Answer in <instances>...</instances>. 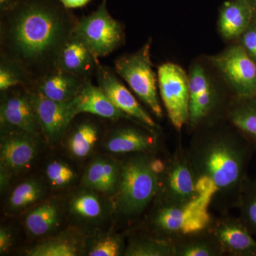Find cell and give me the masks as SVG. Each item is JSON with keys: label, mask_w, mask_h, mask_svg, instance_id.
Masks as SVG:
<instances>
[{"label": "cell", "mask_w": 256, "mask_h": 256, "mask_svg": "<svg viewBox=\"0 0 256 256\" xmlns=\"http://www.w3.org/2000/svg\"><path fill=\"white\" fill-rule=\"evenodd\" d=\"M223 254L256 256V240L240 218H224L210 224L208 229Z\"/></svg>", "instance_id": "13"}, {"label": "cell", "mask_w": 256, "mask_h": 256, "mask_svg": "<svg viewBox=\"0 0 256 256\" xmlns=\"http://www.w3.org/2000/svg\"><path fill=\"white\" fill-rule=\"evenodd\" d=\"M254 144L230 134H214L194 141L188 152L197 178L213 182L216 196H233L237 205L248 180L247 168Z\"/></svg>", "instance_id": "2"}, {"label": "cell", "mask_w": 256, "mask_h": 256, "mask_svg": "<svg viewBox=\"0 0 256 256\" xmlns=\"http://www.w3.org/2000/svg\"><path fill=\"white\" fill-rule=\"evenodd\" d=\"M124 254L128 256H174V245L162 238L138 239L130 244Z\"/></svg>", "instance_id": "29"}, {"label": "cell", "mask_w": 256, "mask_h": 256, "mask_svg": "<svg viewBox=\"0 0 256 256\" xmlns=\"http://www.w3.org/2000/svg\"><path fill=\"white\" fill-rule=\"evenodd\" d=\"M165 165L146 152L138 153L124 161L114 195L116 212L126 217L140 214L159 192L160 175Z\"/></svg>", "instance_id": "3"}, {"label": "cell", "mask_w": 256, "mask_h": 256, "mask_svg": "<svg viewBox=\"0 0 256 256\" xmlns=\"http://www.w3.org/2000/svg\"><path fill=\"white\" fill-rule=\"evenodd\" d=\"M240 44L248 55L256 63V22L252 20L248 28L240 36Z\"/></svg>", "instance_id": "34"}, {"label": "cell", "mask_w": 256, "mask_h": 256, "mask_svg": "<svg viewBox=\"0 0 256 256\" xmlns=\"http://www.w3.org/2000/svg\"><path fill=\"white\" fill-rule=\"evenodd\" d=\"M173 245L175 256H215L223 254L208 230L178 239Z\"/></svg>", "instance_id": "24"}, {"label": "cell", "mask_w": 256, "mask_h": 256, "mask_svg": "<svg viewBox=\"0 0 256 256\" xmlns=\"http://www.w3.org/2000/svg\"><path fill=\"white\" fill-rule=\"evenodd\" d=\"M190 104L188 122L192 127L201 124L212 112L216 98L204 69L198 64L192 66L188 74Z\"/></svg>", "instance_id": "15"}, {"label": "cell", "mask_w": 256, "mask_h": 256, "mask_svg": "<svg viewBox=\"0 0 256 256\" xmlns=\"http://www.w3.org/2000/svg\"><path fill=\"white\" fill-rule=\"evenodd\" d=\"M13 244V235L9 228H0V254L1 255L10 252Z\"/></svg>", "instance_id": "35"}, {"label": "cell", "mask_w": 256, "mask_h": 256, "mask_svg": "<svg viewBox=\"0 0 256 256\" xmlns=\"http://www.w3.org/2000/svg\"><path fill=\"white\" fill-rule=\"evenodd\" d=\"M122 239L116 235L100 237L92 244L88 255L90 256H118L122 252Z\"/></svg>", "instance_id": "33"}, {"label": "cell", "mask_w": 256, "mask_h": 256, "mask_svg": "<svg viewBox=\"0 0 256 256\" xmlns=\"http://www.w3.org/2000/svg\"><path fill=\"white\" fill-rule=\"evenodd\" d=\"M73 104L76 116L89 114L110 120L130 118L119 110L100 88L92 85L89 79L86 80L78 95L73 99Z\"/></svg>", "instance_id": "18"}, {"label": "cell", "mask_w": 256, "mask_h": 256, "mask_svg": "<svg viewBox=\"0 0 256 256\" xmlns=\"http://www.w3.org/2000/svg\"><path fill=\"white\" fill-rule=\"evenodd\" d=\"M247 99L230 112L232 124L256 146V100Z\"/></svg>", "instance_id": "27"}, {"label": "cell", "mask_w": 256, "mask_h": 256, "mask_svg": "<svg viewBox=\"0 0 256 256\" xmlns=\"http://www.w3.org/2000/svg\"><path fill=\"white\" fill-rule=\"evenodd\" d=\"M79 246L75 239L58 237L35 246L26 252L30 256H76L78 255Z\"/></svg>", "instance_id": "28"}, {"label": "cell", "mask_w": 256, "mask_h": 256, "mask_svg": "<svg viewBox=\"0 0 256 256\" xmlns=\"http://www.w3.org/2000/svg\"><path fill=\"white\" fill-rule=\"evenodd\" d=\"M198 195L182 204L162 203L153 216L152 224L162 239L174 242L178 239L206 232L212 224L210 206L218 190L197 185Z\"/></svg>", "instance_id": "4"}, {"label": "cell", "mask_w": 256, "mask_h": 256, "mask_svg": "<svg viewBox=\"0 0 256 256\" xmlns=\"http://www.w3.org/2000/svg\"><path fill=\"white\" fill-rule=\"evenodd\" d=\"M33 78L18 64L1 56L0 65V90L6 92L18 86H24Z\"/></svg>", "instance_id": "31"}, {"label": "cell", "mask_w": 256, "mask_h": 256, "mask_svg": "<svg viewBox=\"0 0 256 256\" xmlns=\"http://www.w3.org/2000/svg\"><path fill=\"white\" fill-rule=\"evenodd\" d=\"M252 14V20L256 22V0H247Z\"/></svg>", "instance_id": "38"}, {"label": "cell", "mask_w": 256, "mask_h": 256, "mask_svg": "<svg viewBox=\"0 0 256 256\" xmlns=\"http://www.w3.org/2000/svg\"><path fill=\"white\" fill-rule=\"evenodd\" d=\"M88 78L54 68L35 79L34 92L47 98L66 102L76 97Z\"/></svg>", "instance_id": "16"}, {"label": "cell", "mask_w": 256, "mask_h": 256, "mask_svg": "<svg viewBox=\"0 0 256 256\" xmlns=\"http://www.w3.org/2000/svg\"><path fill=\"white\" fill-rule=\"evenodd\" d=\"M0 143L1 188H5L13 174L28 168L38 152L36 137L30 133L11 128H2Z\"/></svg>", "instance_id": "9"}, {"label": "cell", "mask_w": 256, "mask_h": 256, "mask_svg": "<svg viewBox=\"0 0 256 256\" xmlns=\"http://www.w3.org/2000/svg\"><path fill=\"white\" fill-rule=\"evenodd\" d=\"M98 128L94 122L86 121L78 124L67 142L69 152L75 158L82 159L90 154L98 140Z\"/></svg>", "instance_id": "25"}, {"label": "cell", "mask_w": 256, "mask_h": 256, "mask_svg": "<svg viewBox=\"0 0 256 256\" xmlns=\"http://www.w3.org/2000/svg\"><path fill=\"white\" fill-rule=\"evenodd\" d=\"M2 92L0 106L2 128H15L38 138L42 129L33 92L18 86Z\"/></svg>", "instance_id": "11"}, {"label": "cell", "mask_w": 256, "mask_h": 256, "mask_svg": "<svg viewBox=\"0 0 256 256\" xmlns=\"http://www.w3.org/2000/svg\"><path fill=\"white\" fill-rule=\"evenodd\" d=\"M86 190L78 192L70 198L69 212L76 220L85 223H94L105 215V203L99 193Z\"/></svg>", "instance_id": "22"}, {"label": "cell", "mask_w": 256, "mask_h": 256, "mask_svg": "<svg viewBox=\"0 0 256 256\" xmlns=\"http://www.w3.org/2000/svg\"><path fill=\"white\" fill-rule=\"evenodd\" d=\"M73 34L98 60L117 50L124 38L122 25L109 13L107 0H102L92 14L76 21Z\"/></svg>", "instance_id": "6"}, {"label": "cell", "mask_w": 256, "mask_h": 256, "mask_svg": "<svg viewBox=\"0 0 256 256\" xmlns=\"http://www.w3.org/2000/svg\"><path fill=\"white\" fill-rule=\"evenodd\" d=\"M99 66L98 60L73 34L58 53L55 68L88 78Z\"/></svg>", "instance_id": "17"}, {"label": "cell", "mask_w": 256, "mask_h": 256, "mask_svg": "<svg viewBox=\"0 0 256 256\" xmlns=\"http://www.w3.org/2000/svg\"><path fill=\"white\" fill-rule=\"evenodd\" d=\"M158 80L168 117L175 129L180 131L188 122V75L178 64L168 62L158 68Z\"/></svg>", "instance_id": "7"}, {"label": "cell", "mask_w": 256, "mask_h": 256, "mask_svg": "<svg viewBox=\"0 0 256 256\" xmlns=\"http://www.w3.org/2000/svg\"><path fill=\"white\" fill-rule=\"evenodd\" d=\"M252 20L247 0H228L220 8L218 30L226 40H234L242 36Z\"/></svg>", "instance_id": "20"}, {"label": "cell", "mask_w": 256, "mask_h": 256, "mask_svg": "<svg viewBox=\"0 0 256 256\" xmlns=\"http://www.w3.org/2000/svg\"><path fill=\"white\" fill-rule=\"evenodd\" d=\"M47 180L54 188H63L73 182L75 180L74 170L63 162H52L46 168Z\"/></svg>", "instance_id": "32"}, {"label": "cell", "mask_w": 256, "mask_h": 256, "mask_svg": "<svg viewBox=\"0 0 256 256\" xmlns=\"http://www.w3.org/2000/svg\"><path fill=\"white\" fill-rule=\"evenodd\" d=\"M76 23L60 0H22L1 15V56L22 67L34 82L55 68Z\"/></svg>", "instance_id": "1"}, {"label": "cell", "mask_w": 256, "mask_h": 256, "mask_svg": "<svg viewBox=\"0 0 256 256\" xmlns=\"http://www.w3.org/2000/svg\"><path fill=\"white\" fill-rule=\"evenodd\" d=\"M22 0H0V13L1 15L10 11L16 6Z\"/></svg>", "instance_id": "37"}, {"label": "cell", "mask_w": 256, "mask_h": 256, "mask_svg": "<svg viewBox=\"0 0 256 256\" xmlns=\"http://www.w3.org/2000/svg\"><path fill=\"white\" fill-rule=\"evenodd\" d=\"M60 207L54 202L42 204L30 210L24 220L25 227L30 235L40 237L47 235L60 226Z\"/></svg>", "instance_id": "23"}, {"label": "cell", "mask_w": 256, "mask_h": 256, "mask_svg": "<svg viewBox=\"0 0 256 256\" xmlns=\"http://www.w3.org/2000/svg\"><path fill=\"white\" fill-rule=\"evenodd\" d=\"M43 186L36 180L20 184L13 190L8 201V210L18 212L31 206L43 196Z\"/></svg>", "instance_id": "26"}, {"label": "cell", "mask_w": 256, "mask_h": 256, "mask_svg": "<svg viewBox=\"0 0 256 256\" xmlns=\"http://www.w3.org/2000/svg\"><path fill=\"white\" fill-rule=\"evenodd\" d=\"M151 40L136 53L120 57L114 62L116 72L156 117L163 112L156 89V77L150 56Z\"/></svg>", "instance_id": "5"}, {"label": "cell", "mask_w": 256, "mask_h": 256, "mask_svg": "<svg viewBox=\"0 0 256 256\" xmlns=\"http://www.w3.org/2000/svg\"><path fill=\"white\" fill-rule=\"evenodd\" d=\"M33 92L42 134L47 142H56L63 136L69 124L76 117L73 99L58 102L47 98Z\"/></svg>", "instance_id": "12"}, {"label": "cell", "mask_w": 256, "mask_h": 256, "mask_svg": "<svg viewBox=\"0 0 256 256\" xmlns=\"http://www.w3.org/2000/svg\"><path fill=\"white\" fill-rule=\"evenodd\" d=\"M120 164L105 156H98L88 164L82 183L84 188L106 196H114L118 188Z\"/></svg>", "instance_id": "19"}, {"label": "cell", "mask_w": 256, "mask_h": 256, "mask_svg": "<svg viewBox=\"0 0 256 256\" xmlns=\"http://www.w3.org/2000/svg\"><path fill=\"white\" fill-rule=\"evenodd\" d=\"M60 2L66 9H76L86 5L90 0H60Z\"/></svg>", "instance_id": "36"}, {"label": "cell", "mask_w": 256, "mask_h": 256, "mask_svg": "<svg viewBox=\"0 0 256 256\" xmlns=\"http://www.w3.org/2000/svg\"><path fill=\"white\" fill-rule=\"evenodd\" d=\"M156 140L150 134L138 128H118L111 133L105 142V148L114 154L140 153L150 151Z\"/></svg>", "instance_id": "21"}, {"label": "cell", "mask_w": 256, "mask_h": 256, "mask_svg": "<svg viewBox=\"0 0 256 256\" xmlns=\"http://www.w3.org/2000/svg\"><path fill=\"white\" fill-rule=\"evenodd\" d=\"M96 73L98 87L119 110L144 126L150 128L156 127L154 120L110 68L100 65Z\"/></svg>", "instance_id": "14"}, {"label": "cell", "mask_w": 256, "mask_h": 256, "mask_svg": "<svg viewBox=\"0 0 256 256\" xmlns=\"http://www.w3.org/2000/svg\"><path fill=\"white\" fill-rule=\"evenodd\" d=\"M239 98L256 96V63L240 44H234L210 58Z\"/></svg>", "instance_id": "8"}, {"label": "cell", "mask_w": 256, "mask_h": 256, "mask_svg": "<svg viewBox=\"0 0 256 256\" xmlns=\"http://www.w3.org/2000/svg\"><path fill=\"white\" fill-rule=\"evenodd\" d=\"M236 206L240 210V220L256 236V178H248Z\"/></svg>", "instance_id": "30"}, {"label": "cell", "mask_w": 256, "mask_h": 256, "mask_svg": "<svg viewBox=\"0 0 256 256\" xmlns=\"http://www.w3.org/2000/svg\"><path fill=\"white\" fill-rule=\"evenodd\" d=\"M159 192L162 203L171 204L186 203L198 196L197 176L188 152H178L165 165L160 175Z\"/></svg>", "instance_id": "10"}]
</instances>
